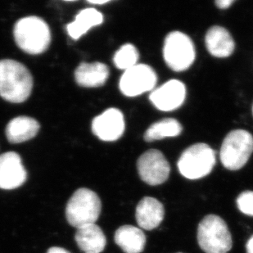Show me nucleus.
Returning a JSON list of instances; mask_svg holds the SVG:
<instances>
[{
    "instance_id": "15",
    "label": "nucleus",
    "mask_w": 253,
    "mask_h": 253,
    "mask_svg": "<svg viewBox=\"0 0 253 253\" xmlns=\"http://www.w3.org/2000/svg\"><path fill=\"white\" fill-rule=\"evenodd\" d=\"M109 77L108 66L102 62H82L75 72L77 84L86 88H96L105 84Z\"/></svg>"
},
{
    "instance_id": "21",
    "label": "nucleus",
    "mask_w": 253,
    "mask_h": 253,
    "mask_svg": "<svg viewBox=\"0 0 253 253\" xmlns=\"http://www.w3.org/2000/svg\"><path fill=\"white\" fill-rule=\"evenodd\" d=\"M139 57V51L135 46L131 43H126L122 45L115 53L113 62L118 69L126 71L137 65Z\"/></svg>"
},
{
    "instance_id": "26",
    "label": "nucleus",
    "mask_w": 253,
    "mask_h": 253,
    "mask_svg": "<svg viewBox=\"0 0 253 253\" xmlns=\"http://www.w3.org/2000/svg\"><path fill=\"white\" fill-rule=\"evenodd\" d=\"M108 2H109V0H102V1H99V0H96V1L88 0V2L93 3V4H105V3Z\"/></svg>"
},
{
    "instance_id": "4",
    "label": "nucleus",
    "mask_w": 253,
    "mask_h": 253,
    "mask_svg": "<svg viewBox=\"0 0 253 253\" xmlns=\"http://www.w3.org/2000/svg\"><path fill=\"white\" fill-rule=\"evenodd\" d=\"M197 239L206 253H227L233 246L232 235L226 223L216 215H206L198 227Z\"/></svg>"
},
{
    "instance_id": "6",
    "label": "nucleus",
    "mask_w": 253,
    "mask_h": 253,
    "mask_svg": "<svg viewBox=\"0 0 253 253\" xmlns=\"http://www.w3.org/2000/svg\"><path fill=\"white\" fill-rule=\"evenodd\" d=\"M215 165V151L206 143H196L187 148L178 161L180 174L189 179L207 176Z\"/></svg>"
},
{
    "instance_id": "24",
    "label": "nucleus",
    "mask_w": 253,
    "mask_h": 253,
    "mask_svg": "<svg viewBox=\"0 0 253 253\" xmlns=\"http://www.w3.org/2000/svg\"><path fill=\"white\" fill-rule=\"evenodd\" d=\"M47 253H71L65 249L58 248V247H53L48 249Z\"/></svg>"
},
{
    "instance_id": "3",
    "label": "nucleus",
    "mask_w": 253,
    "mask_h": 253,
    "mask_svg": "<svg viewBox=\"0 0 253 253\" xmlns=\"http://www.w3.org/2000/svg\"><path fill=\"white\" fill-rule=\"evenodd\" d=\"M102 211V203L98 194L90 189H77L67 202L66 218L72 226L79 229L95 224Z\"/></svg>"
},
{
    "instance_id": "25",
    "label": "nucleus",
    "mask_w": 253,
    "mask_h": 253,
    "mask_svg": "<svg viewBox=\"0 0 253 253\" xmlns=\"http://www.w3.org/2000/svg\"><path fill=\"white\" fill-rule=\"evenodd\" d=\"M246 249L247 253H253V235L247 243Z\"/></svg>"
},
{
    "instance_id": "27",
    "label": "nucleus",
    "mask_w": 253,
    "mask_h": 253,
    "mask_svg": "<svg viewBox=\"0 0 253 253\" xmlns=\"http://www.w3.org/2000/svg\"></svg>"
},
{
    "instance_id": "1",
    "label": "nucleus",
    "mask_w": 253,
    "mask_h": 253,
    "mask_svg": "<svg viewBox=\"0 0 253 253\" xmlns=\"http://www.w3.org/2000/svg\"><path fill=\"white\" fill-rule=\"evenodd\" d=\"M33 88V78L27 67L15 60H0V97L10 103L27 100Z\"/></svg>"
},
{
    "instance_id": "11",
    "label": "nucleus",
    "mask_w": 253,
    "mask_h": 253,
    "mask_svg": "<svg viewBox=\"0 0 253 253\" xmlns=\"http://www.w3.org/2000/svg\"><path fill=\"white\" fill-rule=\"evenodd\" d=\"M92 131L101 140H117L124 134V116L117 108H109L93 120Z\"/></svg>"
},
{
    "instance_id": "5",
    "label": "nucleus",
    "mask_w": 253,
    "mask_h": 253,
    "mask_svg": "<svg viewBox=\"0 0 253 253\" xmlns=\"http://www.w3.org/2000/svg\"><path fill=\"white\" fill-rule=\"evenodd\" d=\"M253 153V136L244 129L232 130L227 134L220 148V161L229 170L244 168Z\"/></svg>"
},
{
    "instance_id": "12",
    "label": "nucleus",
    "mask_w": 253,
    "mask_h": 253,
    "mask_svg": "<svg viewBox=\"0 0 253 253\" xmlns=\"http://www.w3.org/2000/svg\"><path fill=\"white\" fill-rule=\"evenodd\" d=\"M185 97L184 84L177 80H171L153 90L149 98L158 110L170 112L179 108L184 103Z\"/></svg>"
},
{
    "instance_id": "14",
    "label": "nucleus",
    "mask_w": 253,
    "mask_h": 253,
    "mask_svg": "<svg viewBox=\"0 0 253 253\" xmlns=\"http://www.w3.org/2000/svg\"><path fill=\"white\" fill-rule=\"evenodd\" d=\"M205 43L208 52L219 58L229 57L235 48L234 39L229 31L219 26H214L208 30Z\"/></svg>"
},
{
    "instance_id": "17",
    "label": "nucleus",
    "mask_w": 253,
    "mask_h": 253,
    "mask_svg": "<svg viewBox=\"0 0 253 253\" xmlns=\"http://www.w3.org/2000/svg\"><path fill=\"white\" fill-rule=\"evenodd\" d=\"M40 128V123L32 117H17L10 121L5 131L10 143H21L36 137Z\"/></svg>"
},
{
    "instance_id": "18",
    "label": "nucleus",
    "mask_w": 253,
    "mask_h": 253,
    "mask_svg": "<svg viewBox=\"0 0 253 253\" xmlns=\"http://www.w3.org/2000/svg\"><path fill=\"white\" fill-rule=\"evenodd\" d=\"M115 243L125 253H143L146 236L142 229L133 225H123L115 233Z\"/></svg>"
},
{
    "instance_id": "8",
    "label": "nucleus",
    "mask_w": 253,
    "mask_h": 253,
    "mask_svg": "<svg viewBox=\"0 0 253 253\" xmlns=\"http://www.w3.org/2000/svg\"><path fill=\"white\" fill-rule=\"evenodd\" d=\"M157 82V74L150 66L137 64L125 71L120 80V89L127 97H136L153 90Z\"/></svg>"
},
{
    "instance_id": "13",
    "label": "nucleus",
    "mask_w": 253,
    "mask_h": 253,
    "mask_svg": "<svg viewBox=\"0 0 253 253\" xmlns=\"http://www.w3.org/2000/svg\"><path fill=\"white\" fill-rule=\"evenodd\" d=\"M165 210L163 203L152 197H145L137 205L135 218L141 229L153 230L164 220Z\"/></svg>"
},
{
    "instance_id": "23",
    "label": "nucleus",
    "mask_w": 253,
    "mask_h": 253,
    "mask_svg": "<svg viewBox=\"0 0 253 253\" xmlns=\"http://www.w3.org/2000/svg\"><path fill=\"white\" fill-rule=\"evenodd\" d=\"M234 0H218L215 1V5L220 9H226L230 7L232 3H234Z\"/></svg>"
},
{
    "instance_id": "20",
    "label": "nucleus",
    "mask_w": 253,
    "mask_h": 253,
    "mask_svg": "<svg viewBox=\"0 0 253 253\" xmlns=\"http://www.w3.org/2000/svg\"><path fill=\"white\" fill-rule=\"evenodd\" d=\"M182 126L177 120L166 118L152 125L144 134V139L147 142L176 137L181 134Z\"/></svg>"
},
{
    "instance_id": "9",
    "label": "nucleus",
    "mask_w": 253,
    "mask_h": 253,
    "mask_svg": "<svg viewBox=\"0 0 253 253\" xmlns=\"http://www.w3.org/2000/svg\"><path fill=\"white\" fill-rule=\"evenodd\" d=\"M137 168L141 179L153 186L165 183L170 172L165 156L157 149H150L141 155L137 162Z\"/></svg>"
},
{
    "instance_id": "7",
    "label": "nucleus",
    "mask_w": 253,
    "mask_h": 253,
    "mask_svg": "<svg viewBox=\"0 0 253 253\" xmlns=\"http://www.w3.org/2000/svg\"><path fill=\"white\" fill-rule=\"evenodd\" d=\"M163 56L166 63L172 71H186L191 67L196 57L194 43L183 32H170L165 39Z\"/></svg>"
},
{
    "instance_id": "19",
    "label": "nucleus",
    "mask_w": 253,
    "mask_h": 253,
    "mask_svg": "<svg viewBox=\"0 0 253 253\" xmlns=\"http://www.w3.org/2000/svg\"><path fill=\"white\" fill-rule=\"evenodd\" d=\"M103 16L95 8H85L77 15L75 21L67 25V30L72 39L78 40L91 28L102 24Z\"/></svg>"
},
{
    "instance_id": "10",
    "label": "nucleus",
    "mask_w": 253,
    "mask_h": 253,
    "mask_svg": "<svg viewBox=\"0 0 253 253\" xmlns=\"http://www.w3.org/2000/svg\"><path fill=\"white\" fill-rule=\"evenodd\" d=\"M27 173L22 158L17 153L7 152L0 155V189L12 190L27 181Z\"/></svg>"
},
{
    "instance_id": "2",
    "label": "nucleus",
    "mask_w": 253,
    "mask_h": 253,
    "mask_svg": "<svg viewBox=\"0 0 253 253\" xmlns=\"http://www.w3.org/2000/svg\"><path fill=\"white\" fill-rule=\"evenodd\" d=\"M13 36L17 46L29 54H41L50 45V29L41 17L32 16L17 21Z\"/></svg>"
},
{
    "instance_id": "22",
    "label": "nucleus",
    "mask_w": 253,
    "mask_h": 253,
    "mask_svg": "<svg viewBox=\"0 0 253 253\" xmlns=\"http://www.w3.org/2000/svg\"><path fill=\"white\" fill-rule=\"evenodd\" d=\"M237 207L242 213L253 216V191H244L237 198Z\"/></svg>"
},
{
    "instance_id": "16",
    "label": "nucleus",
    "mask_w": 253,
    "mask_h": 253,
    "mask_svg": "<svg viewBox=\"0 0 253 253\" xmlns=\"http://www.w3.org/2000/svg\"><path fill=\"white\" fill-rule=\"evenodd\" d=\"M75 240L80 249L84 253H101L107 244L105 234L96 224L77 229Z\"/></svg>"
}]
</instances>
